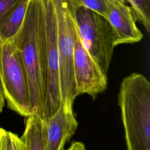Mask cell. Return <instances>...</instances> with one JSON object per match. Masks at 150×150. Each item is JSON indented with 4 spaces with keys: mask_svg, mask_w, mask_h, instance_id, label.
Instances as JSON below:
<instances>
[{
    "mask_svg": "<svg viewBox=\"0 0 150 150\" xmlns=\"http://www.w3.org/2000/svg\"><path fill=\"white\" fill-rule=\"evenodd\" d=\"M112 0H67L69 6L74 11L80 7H86L104 15L107 7Z\"/></svg>",
    "mask_w": 150,
    "mask_h": 150,
    "instance_id": "cell-13",
    "label": "cell"
},
{
    "mask_svg": "<svg viewBox=\"0 0 150 150\" xmlns=\"http://www.w3.org/2000/svg\"><path fill=\"white\" fill-rule=\"evenodd\" d=\"M57 17V48L62 104L73 111L76 91L74 70V50L77 29L74 11L67 0H54Z\"/></svg>",
    "mask_w": 150,
    "mask_h": 150,
    "instance_id": "cell-4",
    "label": "cell"
},
{
    "mask_svg": "<svg viewBox=\"0 0 150 150\" xmlns=\"http://www.w3.org/2000/svg\"><path fill=\"white\" fill-rule=\"evenodd\" d=\"M19 0H0V25L6 15Z\"/></svg>",
    "mask_w": 150,
    "mask_h": 150,
    "instance_id": "cell-15",
    "label": "cell"
},
{
    "mask_svg": "<svg viewBox=\"0 0 150 150\" xmlns=\"http://www.w3.org/2000/svg\"><path fill=\"white\" fill-rule=\"evenodd\" d=\"M4 150H25V147L23 142L18 135L6 131Z\"/></svg>",
    "mask_w": 150,
    "mask_h": 150,
    "instance_id": "cell-14",
    "label": "cell"
},
{
    "mask_svg": "<svg viewBox=\"0 0 150 150\" xmlns=\"http://www.w3.org/2000/svg\"><path fill=\"white\" fill-rule=\"evenodd\" d=\"M74 50V70L78 94H87L93 99L107 87V76L104 75L90 57L80 40L78 30Z\"/></svg>",
    "mask_w": 150,
    "mask_h": 150,
    "instance_id": "cell-7",
    "label": "cell"
},
{
    "mask_svg": "<svg viewBox=\"0 0 150 150\" xmlns=\"http://www.w3.org/2000/svg\"><path fill=\"white\" fill-rule=\"evenodd\" d=\"M6 131L4 129L0 128V150H2L4 144V139Z\"/></svg>",
    "mask_w": 150,
    "mask_h": 150,
    "instance_id": "cell-18",
    "label": "cell"
},
{
    "mask_svg": "<svg viewBox=\"0 0 150 150\" xmlns=\"http://www.w3.org/2000/svg\"><path fill=\"white\" fill-rule=\"evenodd\" d=\"M40 73L42 88V118L53 115L62 105L57 48V17L54 0H40Z\"/></svg>",
    "mask_w": 150,
    "mask_h": 150,
    "instance_id": "cell-3",
    "label": "cell"
},
{
    "mask_svg": "<svg viewBox=\"0 0 150 150\" xmlns=\"http://www.w3.org/2000/svg\"><path fill=\"white\" fill-rule=\"evenodd\" d=\"M21 139L25 150H46L45 144L42 118L36 113L27 117Z\"/></svg>",
    "mask_w": 150,
    "mask_h": 150,
    "instance_id": "cell-10",
    "label": "cell"
},
{
    "mask_svg": "<svg viewBox=\"0 0 150 150\" xmlns=\"http://www.w3.org/2000/svg\"><path fill=\"white\" fill-rule=\"evenodd\" d=\"M42 9L40 0H30L23 22L13 37L21 58L29 91L32 114L42 118V88L40 73Z\"/></svg>",
    "mask_w": 150,
    "mask_h": 150,
    "instance_id": "cell-2",
    "label": "cell"
},
{
    "mask_svg": "<svg viewBox=\"0 0 150 150\" xmlns=\"http://www.w3.org/2000/svg\"><path fill=\"white\" fill-rule=\"evenodd\" d=\"M137 21L142 25L148 32L150 31V0H125Z\"/></svg>",
    "mask_w": 150,
    "mask_h": 150,
    "instance_id": "cell-12",
    "label": "cell"
},
{
    "mask_svg": "<svg viewBox=\"0 0 150 150\" xmlns=\"http://www.w3.org/2000/svg\"><path fill=\"white\" fill-rule=\"evenodd\" d=\"M2 39L0 35V65H1V54H2Z\"/></svg>",
    "mask_w": 150,
    "mask_h": 150,
    "instance_id": "cell-19",
    "label": "cell"
},
{
    "mask_svg": "<svg viewBox=\"0 0 150 150\" xmlns=\"http://www.w3.org/2000/svg\"><path fill=\"white\" fill-rule=\"evenodd\" d=\"M63 150H86L84 145L81 142H73L67 149Z\"/></svg>",
    "mask_w": 150,
    "mask_h": 150,
    "instance_id": "cell-16",
    "label": "cell"
},
{
    "mask_svg": "<svg viewBox=\"0 0 150 150\" xmlns=\"http://www.w3.org/2000/svg\"><path fill=\"white\" fill-rule=\"evenodd\" d=\"M30 0H19L6 15L0 25V35L2 40L13 38L19 29Z\"/></svg>",
    "mask_w": 150,
    "mask_h": 150,
    "instance_id": "cell-11",
    "label": "cell"
},
{
    "mask_svg": "<svg viewBox=\"0 0 150 150\" xmlns=\"http://www.w3.org/2000/svg\"><path fill=\"white\" fill-rule=\"evenodd\" d=\"M78 33L86 50L107 76L115 46V33L102 15L86 7L74 12Z\"/></svg>",
    "mask_w": 150,
    "mask_h": 150,
    "instance_id": "cell-5",
    "label": "cell"
},
{
    "mask_svg": "<svg viewBox=\"0 0 150 150\" xmlns=\"http://www.w3.org/2000/svg\"><path fill=\"white\" fill-rule=\"evenodd\" d=\"M4 104H5V98H4L2 85L0 81V113L2 111L3 108L4 107Z\"/></svg>",
    "mask_w": 150,
    "mask_h": 150,
    "instance_id": "cell-17",
    "label": "cell"
},
{
    "mask_svg": "<svg viewBox=\"0 0 150 150\" xmlns=\"http://www.w3.org/2000/svg\"><path fill=\"white\" fill-rule=\"evenodd\" d=\"M42 123L46 150H63L78 126L73 112L67 111L62 104L53 115L42 119Z\"/></svg>",
    "mask_w": 150,
    "mask_h": 150,
    "instance_id": "cell-9",
    "label": "cell"
},
{
    "mask_svg": "<svg viewBox=\"0 0 150 150\" xmlns=\"http://www.w3.org/2000/svg\"><path fill=\"white\" fill-rule=\"evenodd\" d=\"M118 104L121 110L127 150H150V83L133 73L120 84Z\"/></svg>",
    "mask_w": 150,
    "mask_h": 150,
    "instance_id": "cell-1",
    "label": "cell"
},
{
    "mask_svg": "<svg viewBox=\"0 0 150 150\" xmlns=\"http://www.w3.org/2000/svg\"><path fill=\"white\" fill-rule=\"evenodd\" d=\"M0 81L8 107L19 115H32L26 76L13 38L2 40Z\"/></svg>",
    "mask_w": 150,
    "mask_h": 150,
    "instance_id": "cell-6",
    "label": "cell"
},
{
    "mask_svg": "<svg viewBox=\"0 0 150 150\" xmlns=\"http://www.w3.org/2000/svg\"><path fill=\"white\" fill-rule=\"evenodd\" d=\"M104 16L111 25L115 36V46L141 41L143 34L136 24V19L125 0H112Z\"/></svg>",
    "mask_w": 150,
    "mask_h": 150,
    "instance_id": "cell-8",
    "label": "cell"
}]
</instances>
